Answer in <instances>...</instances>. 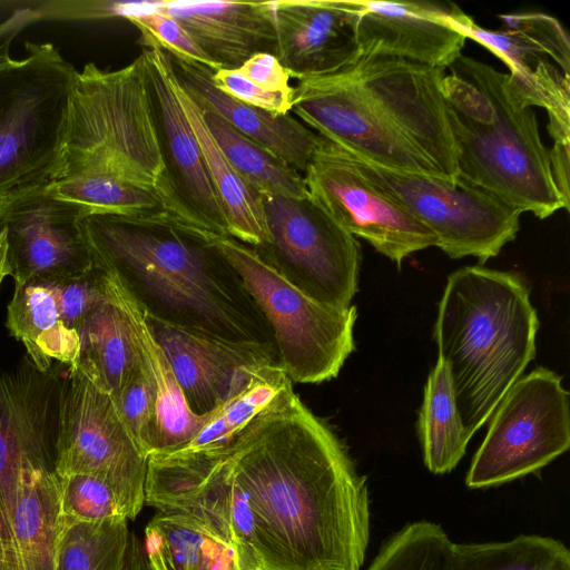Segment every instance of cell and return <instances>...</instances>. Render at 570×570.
<instances>
[{"label": "cell", "mask_w": 570, "mask_h": 570, "mask_svg": "<svg viewBox=\"0 0 570 570\" xmlns=\"http://www.w3.org/2000/svg\"><path fill=\"white\" fill-rule=\"evenodd\" d=\"M65 325L77 333L90 314L108 298L107 276L94 266L83 275L53 281Z\"/></svg>", "instance_id": "42"}, {"label": "cell", "mask_w": 570, "mask_h": 570, "mask_svg": "<svg viewBox=\"0 0 570 570\" xmlns=\"http://www.w3.org/2000/svg\"><path fill=\"white\" fill-rule=\"evenodd\" d=\"M0 52V203L58 179L77 75L51 43Z\"/></svg>", "instance_id": "6"}, {"label": "cell", "mask_w": 570, "mask_h": 570, "mask_svg": "<svg viewBox=\"0 0 570 570\" xmlns=\"http://www.w3.org/2000/svg\"><path fill=\"white\" fill-rule=\"evenodd\" d=\"M218 68L237 69L257 52L274 55V1H158Z\"/></svg>", "instance_id": "22"}, {"label": "cell", "mask_w": 570, "mask_h": 570, "mask_svg": "<svg viewBox=\"0 0 570 570\" xmlns=\"http://www.w3.org/2000/svg\"><path fill=\"white\" fill-rule=\"evenodd\" d=\"M450 69L481 89L493 108L492 122L482 125L448 107L459 178L540 219L566 209L535 112L515 91L509 73L466 56Z\"/></svg>", "instance_id": "4"}, {"label": "cell", "mask_w": 570, "mask_h": 570, "mask_svg": "<svg viewBox=\"0 0 570 570\" xmlns=\"http://www.w3.org/2000/svg\"><path fill=\"white\" fill-rule=\"evenodd\" d=\"M65 518L83 522L128 519L112 489L104 481L83 474L58 476Z\"/></svg>", "instance_id": "40"}, {"label": "cell", "mask_w": 570, "mask_h": 570, "mask_svg": "<svg viewBox=\"0 0 570 570\" xmlns=\"http://www.w3.org/2000/svg\"><path fill=\"white\" fill-rule=\"evenodd\" d=\"M291 389V380L277 365L262 367L248 385L219 406L193 438L180 446L160 454H193L226 446L255 416Z\"/></svg>", "instance_id": "32"}, {"label": "cell", "mask_w": 570, "mask_h": 570, "mask_svg": "<svg viewBox=\"0 0 570 570\" xmlns=\"http://www.w3.org/2000/svg\"><path fill=\"white\" fill-rule=\"evenodd\" d=\"M174 90L199 142L229 236L252 247L263 245L268 233L261 194L234 169L207 128L203 110L184 90L175 73Z\"/></svg>", "instance_id": "27"}, {"label": "cell", "mask_w": 570, "mask_h": 570, "mask_svg": "<svg viewBox=\"0 0 570 570\" xmlns=\"http://www.w3.org/2000/svg\"><path fill=\"white\" fill-rule=\"evenodd\" d=\"M126 20L140 31L146 47H158L173 57L200 63L212 70L219 69L173 17L155 10L129 16Z\"/></svg>", "instance_id": "41"}, {"label": "cell", "mask_w": 570, "mask_h": 570, "mask_svg": "<svg viewBox=\"0 0 570 570\" xmlns=\"http://www.w3.org/2000/svg\"><path fill=\"white\" fill-rule=\"evenodd\" d=\"M106 276L108 292L125 315L138 362L156 392L158 449L154 454L169 452L193 438L216 410L206 415H196L188 409L170 363L155 340L144 311L116 281Z\"/></svg>", "instance_id": "24"}, {"label": "cell", "mask_w": 570, "mask_h": 570, "mask_svg": "<svg viewBox=\"0 0 570 570\" xmlns=\"http://www.w3.org/2000/svg\"><path fill=\"white\" fill-rule=\"evenodd\" d=\"M452 570H570V552L559 540L535 534L454 543Z\"/></svg>", "instance_id": "34"}, {"label": "cell", "mask_w": 570, "mask_h": 570, "mask_svg": "<svg viewBox=\"0 0 570 570\" xmlns=\"http://www.w3.org/2000/svg\"><path fill=\"white\" fill-rule=\"evenodd\" d=\"M7 327L23 344L38 370L48 371L52 361L69 368L77 366L79 336L61 318L53 281L14 284L7 308Z\"/></svg>", "instance_id": "26"}, {"label": "cell", "mask_w": 570, "mask_h": 570, "mask_svg": "<svg viewBox=\"0 0 570 570\" xmlns=\"http://www.w3.org/2000/svg\"><path fill=\"white\" fill-rule=\"evenodd\" d=\"M451 18L454 27L466 39H473L501 59L511 76L530 75L544 61H553L566 76H570L568 33L561 23L549 14H501L499 18L503 22V29L488 30L452 3Z\"/></svg>", "instance_id": "25"}, {"label": "cell", "mask_w": 570, "mask_h": 570, "mask_svg": "<svg viewBox=\"0 0 570 570\" xmlns=\"http://www.w3.org/2000/svg\"><path fill=\"white\" fill-rule=\"evenodd\" d=\"M59 365L42 372L24 357L0 368V570H14L12 522L26 475L55 470Z\"/></svg>", "instance_id": "12"}, {"label": "cell", "mask_w": 570, "mask_h": 570, "mask_svg": "<svg viewBox=\"0 0 570 570\" xmlns=\"http://www.w3.org/2000/svg\"><path fill=\"white\" fill-rule=\"evenodd\" d=\"M539 325L518 274L465 266L448 277L434 340L470 438L534 358Z\"/></svg>", "instance_id": "3"}, {"label": "cell", "mask_w": 570, "mask_h": 570, "mask_svg": "<svg viewBox=\"0 0 570 570\" xmlns=\"http://www.w3.org/2000/svg\"><path fill=\"white\" fill-rule=\"evenodd\" d=\"M60 199L78 204L90 213L146 216L165 213L159 194L117 175L88 171L49 185Z\"/></svg>", "instance_id": "35"}, {"label": "cell", "mask_w": 570, "mask_h": 570, "mask_svg": "<svg viewBox=\"0 0 570 570\" xmlns=\"http://www.w3.org/2000/svg\"><path fill=\"white\" fill-rule=\"evenodd\" d=\"M549 158L554 184L566 206V210H569L570 144L553 142L552 148L549 149Z\"/></svg>", "instance_id": "45"}, {"label": "cell", "mask_w": 570, "mask_h": 570, "mask_svg": "<svg viewBox=\"0 0 570 570\" xmlns=\"http://www.w3.org/2000/svg\"><path fill=\"white\" fill-rule=\"evenodd\" d=\"M112 399L130 434L149 458L158 449L157 396L140 364Z\"/></svg>", "instance_id": "39"}, {"label": "cell", "mask_w": 570, "mask_h": 570, "mask_svg": "<svg viewBox=\"0 0 570 570\" xmlns=\"http://www.w3.org/2000/svg\"><path fill=\"white\" fill-rule=\"evenodd\" d=\"M261 198L268 239L253 247L259 257L315 301L350 307L362 262L357 239L309 195L261 194Z\"/></svg>", "instance_id": "9"}, {"label": "cell", "mask_w": 570, "mask_h": 570, "mask_svg": "<svg viewBox=\"0 0 570 570\" xmlns=\"http://www.w3.org/2000/svg\"><path fill=\"white\" fill-rule=\"evenodd\" d=\"M380 112L451 181L456 148L442 92L445 69L393 57H361L345 69Z\"/></svg>", "instance_id": "17"}, {"label": "cell", "mask_w": 570, "mask_h": 570, "mask_svg": "<svg viewBox=\"0 0 570 570\" xmlns=\"http://www.w3.org/2000/svg\"><path fill=\"white\" fill-rule=\"evenodd\" d=\"M87 214V208L55 196L49 186L0 203V232L14 284L89 272L94 264L82 227Z\"/></svg>", "instance_id": "18"}, {"label": "cell", "mask_w": 570, "mask_h": 570, "mask_svg": "<svg viewBox=\"0 0 570 570\" xmlns=\"http://www.w3.org/2000/svg\"><path fill=\"white\" fill-rule=\"evenodd\" d=\"M203 114L215 141L234 169L253 189L259 194L287 197L308 195L301 173L240 134L219 116L205 110Z\"/></svg>", "instance_id": "33"}, {"label": "cell", "mask_w": 570, "mask_h": 570, "mask_svg": "<svg viewBox=\"0 0 570 570\" xmlns=\"http://www.w3.org/2000/svg\"><path fill=\"white\" fill-rule=\"evenodd\" d=\"M145 504L195 521L233 546L254 570H264L247 495L222 450L150 455Z\"/></svg>", "instance_id": "13"}, {"label": "cell", "mask_w": 570, "mask_h": 570, "mask_svg": "<svg viewBox=\"0 0 570 570\" xmlns=\"http://www.w3.org/2000/svg\"><path fill=\"white\" fill-rule=\"evenodd\" d=\"M244 281L274 337L277 365L291 382L321 383L337 376L355 348L354 305L322 304L291 284L255 249L230 236L209 237Z\"/></svg>", "instance_id": "7"}, {"label": "cell", "mask_w": 570, "mask_h": 570, "mask_svg": "<svg viewBox=\"0 0 570 570\" xmlns=\"http://www.w3.org/2000/svg\"><path fill=\"white\" fill-rule=\"evenodd\" d=\"M352 156L382 190L434 235L435 246L451 258L473 256L484 263L520 229L521 212L460 178L454 183L441 176L389 169Z\"/></svg>", "instance_id": "11"}, {"label": "cell", "mask_w": 570, "mask_h": 570, "mask_svg": "<svg viewBox=\"0 0 570 570\" xmlns=\"http://www.w3.org/2000/svg\"><path fill=\"white\" fill-rule=\"evenodd\" d=\"M219 450L247 495L264 570H361L371 525L366 480L293 389Z\"/></svg>", "instance_id": "1"}, {"label": "cell", "mask_w": 570, "mask_h": 570, "mask_svg": "<svg viewBox=\"0 0 570 570\" xmlns=\"http://www.w3.org/2000/svg\"><path fill=\"white\" fill-rule=\"evenodd\" d=\"M148 456L110 393L79 367L61 379L55 453L57 476L83 474L108 484L134 520L145 504Z\"/></svg>", "instance_id": "8"}, {"label": "cell", "mask_w": 570, "mask_h": 570, "mask_svg": "<svg viewBox=\"0 0 570 570\" xmlns=\"http://www.w3.org/2000/svg\"><path fill=\"white\" fill-rule=\"evenodd\" d=\"M145 317L196 415L214 412L239 394L258 370L277 365L272 346L229 342Z\"/></svg>", "instance_id": "19"}, {"label": "cell", "mask_w": 570, "mask_h": 570, "mask_svg": "<svg viewBox=\"0 0 570 570\" xmlns=\"http://www.w3.org/2000/svg\"><path fill=\"white\" fill-rule=\"evenodd\" d=\"M142 547L150 570H254L233 546L179 514L156 512Z\"/></svg>", "instance_id": "28"}, {"label": "cell", "mask_w": 570, "mask_h": 570, "mask_svg": "<svg viewBox=\"0 0 570 570\" xmlns=\"http://www.w3.org/2000/svg\"><path fill=\"white\" fill-rule=\"evenodd\" d=\"M453 550L441 525L416 521L390 538L366 570H452Z\"/></svg>", "instance_id": "37"}, {"label": "cell", "mask_w": 570, "mask_h": 570, "mask_svg": "<svg viewBox=\"0 0 570 570\" xmlns=\"http://www.w3.org/2000/svg\"><path fill=\"white\" fill-rule=\"evenodd\" d=\"M9 275V269L7 265V243L6 235L3 232H0V286L6 276Z\"/></svg>", "instance_id": "47"}, {"label": "cell", "mask_w": 570, "mask_h": 570, "mask_svg": "<svg viewBox=\"0 0 570 570\" xmlns=\"http://www.w3.org/2000/svg\"><path fill=\"white\" fill-rule=\"evenodd\" d=\"M142 55L165 163L158 186L165 214L206 237L229 236L199 142L174 90L169 55L158 47Z\"/></svg>", "instance_id": "15"}, {"label": "cell", "mask_w": 570, "mask_h": 570, "mask_svg": "<svg viewBox=\"0 0 570 570\" xmlns=\"http://www.w3.org/2000/svg\"><path fill=\"white\" fill-rule=\"evenodd\" d=\"M291 111L317 135L361 159L389 169L441 176L346 70L298 79Z\"/></svg>", "instance_id": "16"}, {"label": "cell", "mask_w": 570, "mask_h": 570, "mask_svg": "<svg viewBox=\"0 0 570 570\" xmlns=\"http://www.w3.org/2000/svg\"><path fill=\"white\" fill-rule=\"evenodd\" d=\"M417 431L424 464L434 474L451 472L471 439L456 409L448 364L440 358L424 387Z\"/></svg>", "instance_id": "31"}, {"label": "cell", "mask_w": 570, "mask_h": 570, "mask_svg": "<svg viewBox=\"0 0 570 570\" xmlns=\"http://www.w3.org/2000/svg\"><path fill=\"white\" fill-rule=\"evenodd\" d=\"M274 13V55L291 77L333 75L361 58L352 0H279Z\"/></svg>", "instance_id": "21"}, {"label": "cell", "mask_w": 570, "mask_h": 570, "mask_svg": "<svg viewBox=\"0 0 570 570\" xmlns=\"http://www.w3.org/2000/svg\"><path fill=\"white\" fill-rule=\"evenodd\" d=\"M352 1L361 57H393L446 69L462 56L466 37L452 22V3Z\"/></svg>", "instance_id": "20"}, {"label": "cell", "mask_w": 570, "mask_h": 570, "mask_svg": "<svg viewBox=\"0 0 570 570\" xmlns=\"http://www.w3.org/2000/svg\"><path fill=\"white\" fill-rule=\"evenodd\" d=\"M124 570H150L140 538L130 530Z\"/></svg>", "instance_id": "46"}, {"label": "cell", "mask_w": 570, "mask_h": 570, "mask_svg": "<svg viewBox=\"0 0 570 570\" xmlns=\"http://www.w3.org/2000/svg\"><path fill=\"white\" fill-rule=\"evenodd\" d=\"M79 342L76 367L114 396L139 362L125 315L109 292L82 325Z\"/></svg>", "instance_id": "30"}, {"label": "cell", "mask_w": 570, "mask_h": 570, "mask_svg": "<svg viewBox=\"0 0 570 570\" xmlns=\"http://www.w3.org/2000/svg\"><path fill=\"white\" fill-rule=\"evenodd\" d=\"M309 197L352 236L401 265L434 235L382 190L342 147L324 139L303 174Z\"/></svg>", "instance_id": "14"}, {"label": "cell", "mask_w": 570, "mask_h": 570, "mask_svg": "<svg viewBox=\"0 0 570 570\" xmlns=\"http://www.w3.org/2000/svg\"><path fill=\"white\" fill-rule=\"evenodd\" d=\"M94 266L146 315L196 333L276 350L272 330L230 263L206 237L165 213H90L82 219Z\"/></svg>", "instance_id": "2"}, {"label": "cell", "mask_w": 570, "mask_h": 570, "mask_svg": "<svg viewBox=\"0 0 570 570\" xmlns=\"http://www.w3.org/2000/svg\"><path fill=\"white\" fill-rule=\"evenodd\" d=\"M62 522L56 471L29 472L12 522L14 570H55Z\"/></svg>", "instance_id": "29"}, {"label": "cell", "mask_w": 570, "mask_h": 570, "mask_svg": "<svg viewBox=\"0 0 570 570\" xmlns=\"http://www.w3.org/2000/svg\"><path fill=\"white\" fill-rule=\"evenodd\" d=\"M128 520L83 522L63 517L55 570H124Z\"/></svg>", "instance_id": "36"}, {"label": "cell", "mask_w": 570, "mask_h": 570, "mask_svg": "<svg viewBox=\"0 0 570 570\" xmlns=\"http://www.w3.org/2000/svg\"><path fill=\"white\" fill-rule=\"evenodd\" d=\"M169 58L178 82L203 110L219 116L240 134L304 174L324 141L323 137L289 114L274 115L224 94L213 85L212 69L170 55Z\"/></svg>", "instance_id": "23"}, {"label": "cell", "mask_w": 570, "mask_h": 570, "mask_svg": "<svg viewBox=\"0 0 570 570\" xmlns=\"http://www.w3.org/2000/svg\"><path fill=\"white\" fill-rule=\"evenodd\" d=\"M210 79L217 89L243 104L278 116L288 115L292 110L293 94L265 90L245 78L237 69L213 70Z\"/></svg>", "instance_id": "43"}, {"label": "cell", "mask_w": 570, "mask_h": 570, "mask_svg": "<svg viewBox=\"0 0 570 570\" xmlns=\"http://www.w3.org/2000/svg\"><path fill=\"white\" fill-rule=\"evenodd\" d=\"M509 76L528 107L547 110L553 142L570 144V76L551 61L539 63L530 75Z\"/></svg>", "instance_id": "38"}, {"label": "cell", "mask_w": 570, "mask_h": 570, "mask_svg": "<svg viewBox=\"0 0 570 570\" xmlns=\"http://www.w3.org/2000/svg\"><path fill=\"white\" fill-rule=\"evenodd\" d=\"M465 476L471 489L533 473L570 446L569 393L546 367L521 376L501 399Z\"/></svg>", "instance_id": "10"}, {"label": "cell", "mask_w": 570, "mask_h": 570, "mask_svg": "<svg viewBox=\"0 0 570 570\" xmlns=\"http://www.w3.org/2000/svg\"><path fill=\"white\" fill-rule=\"evenodd\" d=\"M164 170L144 55L117 70L77 71L57 180L102 171L158 193Z\"/></svg>", "instance_id": "5"}, {"label": "cell", "mask_w": 570, "mask_h": 570, "mask_svg": "<svg viewBox=\"0 0 570 570\" xmlns=\"http://www.w3.org/2000/svg\"><path fill=\"white\" fill-rule=\"evenodd\" d=\"M237 70L256 86L274 92L293 94L291 76L275 55L257 52L249 57Z\"/></svg>", "instance_id": "44"}]
</instances>
